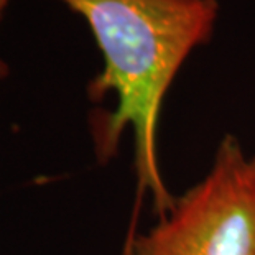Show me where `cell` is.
<instances>
[{"instance_id":"1","label":"cell","mask_w":255,"mask_h":255,"mask_svg":"<svg viewBox=\"0 0 255 255\" xmlns=\"http://www.w3.org/2000/svg\"><path fill=\"white\" fill-rule=\"evenodd\" d=\"M81 15L104 58L89 83L92 101L117 97L116 109L92 124L101 161L116 155L121 135L132 130L138 189L165 216L175 198L156 155V130L168 89L196 48L213 38L218 0H58Z\"/></svg>"},{"instance_id":"2","label":"cell","mask_w":255,"mask_h":255,"mask_svg":"<svg viewBox=\"0 0 255 255\" xmlns=\"http://www.w3.org/2000/svg\"><path fill=\"white\" fill-rule=\"evenodd\" d=\"M130 255H255V165L234 135L201 180L133 239Z\"/></svg>"},{"instance_id":"3","label":"cell","mask_w":255,"mask_h":255,"mask_svg":"<svg viewBox=\"0 0 255 255\" xmlns=\"http://www.w3.org/2000/svg\"><path fill=\"white\" fill-rule=\"evenodd\" d=\"M10 2H12V0H0V20L3 18V15H5V10L8 8ZM7 73H8V68H7V64H5V61H3V59L0 58V79H2V78H5V76H7Z\"/></svg>"},{"instance_id":"4","label":"cell","mask_w":255,"mask_h":255,"mask_svg":"<svg viewBox=\"0 0 255 255\" xmlns=\"http://www.w3.org/2000/svg\"><path fill=\"white\" fill-rule=\"evenodd\" d=\"M252 161H254V165H255V156H252Z\"/></svg>"}]
</instances>
